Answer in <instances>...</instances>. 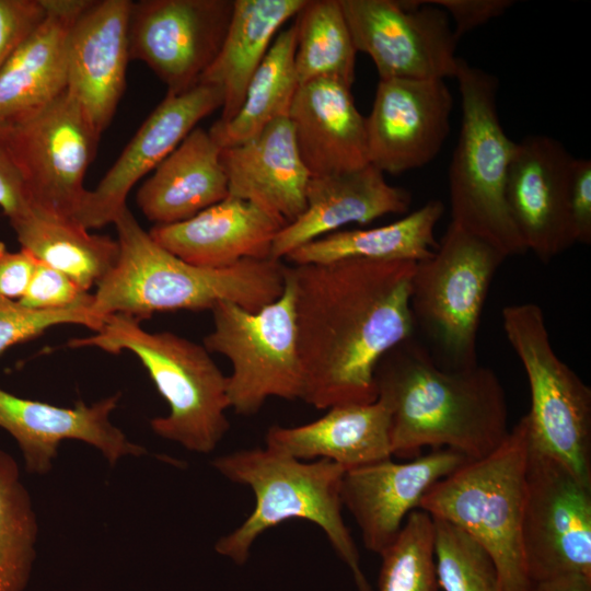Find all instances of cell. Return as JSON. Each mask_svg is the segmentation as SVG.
Wrapping results in <instances>:
<instances>
[{
	"label": "cell",
	"mask_w": 591,
	"mask_h": 591,
	"mask_svg": "<svg viewBox=\"0 0 591 591\" xmlns=\"http://www.w3.org/2000/svg\"><path fill=\"white\" fill-rule=\"evenodd\" d=\"M416 262L346 259L286 266L294 292L302 401L317 409L378 398L374 372L414 336Z\"/></svg>",
	"instance_id": "cell-1"
},
{
	"label": "cell",
	"mask_w": 591,
	"mask_h": 591,
	"mask_svg": "<svg viewBox=\"0 0 591 591\" xmlns=\"http://www.w3.org/2000/svg\"><path fill=\"white\" fill-rule=\"evenodd\" d=\"M374 381L376 399L390 412L394 456L417 457L432 447L478 460L510 431L505 390L495 371L480 364L443 369L415 336L380 360Z\"/></svg>",
	"instance_id": "cell-2"
},
{
	"label": "cell",
	"mask_w": 591,
	"mask_h": 591,
	"mask_svg": "<svg viewBox=\"0 0 591 591\" xmlns=\"http://www.w3.org/2000/svg\"><path fill=\"white\" fill-rule=\"evenodd\" d=\"M113 224L118 258L97 283L91 306L104 321L113 314L140 321L157 312L211 311L219 302L256 312L283 291L286 265L281 260L250 258L225 268L199 267L157 243L128 207Z\"/></svg>",
	"instance_id": "cell-3"
},
{
	"label": "cell",
	"mask_w": 591,
	"mask_h": 591,
	"mask_svg": "<svg viewBox=\"0 0 591 591\" xmlns=\"http://www.w3.org/2000/svg\"><path fill=\"white\" fill-rule=\"evenodd\" d=\"M212 465L229 480L248 486L255 496L251 514L217 541L218 554L243 565L255 540L266 530L290 519H303L324 531L351 570L358 590L371 591L341 514V480L346 472L343 466L325 459L305 462L266 447L218 456Z\"/></svg>",
	"instance_id": "cell-4"
},
{
	"label": "cell",
	"mask_w": 591,
	"mask_h": 591,
	"mask_svg": "<svg viewBox=\"0 0 591 591\" xmlns=\"http://www.w3.org/2000/svg\"><path fill=\"white\" fill-rule=\"evenodd\" d=\"M69 346L95 347L109 354L127 350L140 360L169 405L166 416L150 420L159 437L207 454L229 430L227 375L204 345L171 332H148L139 320L113 314L93 335L73 338Z\"/></svg>",
	"instance_id": "cell-5"
},
{
	"label": "cell",
	"mask_w": 591,
	"mask_h": 591,
	"mask_svg": "<svg viewBox=\"0 0 591 591\" xmlns=\"http://www.w3.org/2000/svg\"><path fill=\"white\" fill-rule=\"evenodd\" d=\"M529 454L523 416L490 454L468 460L438 480L419 507L470 534L493 558L502 591H531L522 546V514Z\"/></svg>",
	"instance_id": "cell-6"
},
{
	"label": "cell",
	"mask_w": 591,
	"mask_h": 591,
	"mask_svg": "<svg viewBox=\"0 0 591 591\" xmlns=\"http://www.w3.org/2000/svg\"><path fill=\"white\" fill-rule=\"evenodd\" d=\"M461 130L449 167L451 222L509 256L526 253L506 187L514 143L497 108L498 79L460 58Z\"/></svg>",
	"instance_id": "cell-7"
},
{
	"label": "cell",
	"mask_w": 591,
	"mask_h": 591,
	"mask_svg": "<svg viewBox=\"0 0 591 591\" xmlns=\"http://www.w3.org/2000/svg\"><path fill=\"white\" fill-rule=\"evenodd\" d=\"M506 256L450 222L433 254L418 262L409 305L418 340L447 370L478 364L476 341L484 304Z\"/></svg>",
	"instance_id": "cell-8"
},
{
	"label": "cell",
	"mask_w": 591,
	"mask_h": 591,
	"mask_svg": "<svg viewBox=\"0 0 591 591\" xmlns=\"http://www.w3.org/2000/svg\"><path fill=\"white\" fill-rule=\"evenodd\" d=\"M507 340L526 374L529 445L566 465L591 486V389L555 352L540 305L502 309Z\"/></svg>",
	"instance_id": "cell-9"
},
{
	"label": "cell",
	"mask_w": 591,
	"mask_h": 591,
	"mask_svg": "<svg viewBox=\"0 0 591 591\" xmlns=\"http://www.w3.org/2000/svg\"><path fill=\"white\" fill-rule=\"evenodd\" d=\"M213 328L204 347L229 359L230 408L256 414L269 397L301 399L303 372L298 351L294 292L286 274L281 296L256 312L232 302L212 309Z\"/></svg>",
	"instance_id": "cell-10"
},
{
	"label": "cell",
	"mask_w": 591,
	"mask_h": 591,
	"mask_svg": "<svg viewBox=\"0 0 591 591\" xmlns=\"http://www.w3.org/2000/svg\"><path fill=\"white\" fill-rule=\"evenodd\" d=\"M0 130L30 207L73 219L101 137L78 101L66 90L36 115Z\"/></svg>",
	"instance_id": "cell-11"
},
{
	"label": "cell",
	"mask_w": 591,
	"mask_h": 591,
	"mask_svg": "<svg viewBox=\"0 0 591 591\" xmlns=\"http://www.w3.org/2000/svg\"><path fill=\"white\" fill-rule=\"evenodd\" d=\"M522 546L531 583L591 577V486L529 445Z\"/></svg>",
	"instance_id": "cell-12"
},
{
	"label": "cell",
	"mask_w": 591,
	"mask_h": 591,
	"mask_svg": "<svg viewBox=\"0 0 591 591\" xmlns=\"http://www.w3.org/2000/svg\"><path fill=\"white\" fill-rule=\"evenodd\" d=\"M357 51L385 79L445 80L456 74L449 15L429 0H339Z\"/></svg>",
	"instance_id": "cell-13"
},
{
	"label": "cell",
	"mask_w": 591,
	"mask_h": 591,
	"mask_svg": "<svg viewBox=\"0 0 591 591\" xmlns=\"http://www.w3.org/2000/svg\"><path fill=\"white\" fill-rule=\"evenodd\" d=\"M234 0H140L131 3L129 57L177 94L198 84L217 57Z\"/></svg>",
	"instance_id": "cell-14"
},
{
	"label": "cell",
	"mask_w": 591,
	"mask_h": 591,
	"mask_svg": "<svg viewBox=\"0 0 591 591\" xmlns=\"http://www.w3.org/2000/svg\"><path fill=\"white\" fill-rule=\"evenodd\" d=\"M452 108L445 80H380L366 117L369 163L392 175L430 163L449 137Z\"/></svg>",
	"instance_id": "cell-15"
},
{
	"label": "cell",
	"mask_w": 591,
	"mask_h": 591,
	"mask_svg": "<svg viewBox=\"0 0 591 591\" xmlns=\"http://www.w3.org/2000/svg\"><path fill=\"white\" fill-rule=\"evenodd\" d=\"M222 104V90L207 83L183 93H166L96 187L88 189L73 220L88 230L114 223L127 208L126 199L134 185L154 171L201 119Z\"/></svg>",
	"instance_id": "cell-16"
},
{
	"label": "cell",
	"mask_w": 591,
	"mask_h": 591,
	"mask_svg": "<svg viewBox=\"0 0 591 591\" xmlns=\"http://www.w3.org/2000/svg\"><path fill=\"white\" fill-rule=\"evenodd\" d=\"M573 157L557 139L530 135L514 143L506 187L513 223L543 263L575 244L567 202Z\"/></svg>",
	"instance_id": "cell-17"
},
{
	"label": "cell",
	"mask_w": 591,
	"mask_h": 591,
	"mask_svg": "<svg viewBox=\"0 0 591 591\" xmlns=\"http://www.w3.org/2000/svg\"><path fill=\"white\" fill-rule=\"evenodd\" d=\"M119 398L116 393L91 405L80 401L73 407H60L0 387V428L16 441L30 474L49 473L65 440L94 447L114 466L124 457L147 453L111 421Z\"/></svg>",
	"instance_id": "cell-18"
},
{
	"label": "cell",
	"mask_w": 591,
	"mask_h": 591,
	"mask_svg": "<svg viewBox=\"0 0 591 591\" xmlns=\"http://www.w3.org/2000/svg\"><path fill=\"white\" fill-rule=\"evenodd\" d=\"M466 461L457 451L440 448L406 463L387 459L346 471L341 501L357 522L364 547L380 555L430 487Z\"/></svg>",
	"instance_id": "cell-19"
},
{
	"label": "cell",
	"mask_w": 591,
	"mask_h": 591,
	"mask_svg": "<svg viewBox=\"0 0 591 591\" xmlns=\"http://www.w3.org/2000/svg\"><path fill=\"white\" fill-rule=\"evenodd\" d=\"M132 1H90L73 23L68 43L67 91L101 136L126 86Z\"/></svg>",
	"instance_id": "cell-20"
},
{
	"label": "cell",
	"mask_w": 591,
	"mask_h": 591,
	"mask_svg": "<svg viewBox=\"0 0 591 591\" xmlns=\"http://www.w3.org/2000/svg\"><path fill=\"white\" fill-rule=\"evenodd\" d=\"M286 224L250 201L227 197L185 221L154 225L149 233L192 265L225 268L244 259L271 258L274 240Z\"/></svg>",
	"instance_id": "cell-21"
},
{
	"label": "cell",
	"mask_w": 591,
	"mask_h": 591,
	"mask_svg": "<svg viewBox=\"0 0 591 591\" xmlns=\"http://www.w3.org/2000/svg\"><path fill=\"white\" fill-rule=\"evenodd\" d=\"M305 197L303 213L276 235L271 258L282 260L298 247L344 225L406 213L412 202L408 190L389 184L371 164L354 172L311 177Z\"/></svg>",
	"instance_id": "cell-22"
},
{
	"label": "cell",
	"mask_w": 591,
	"mask_h": 591,
	"mask_svg": "<svg viewBox=\"0 0 591 591\" xmlns=\"http://www.w3.org/2000/svg\"><path fill=\"white\" fill-rule=\"evenodd\" d=\"M229 196L293 222L306 207L311 175L297 146L289 117L267 125L240 144L222 148Z\"/></svg>",
	"instance_id": "cell-23"
},
{
	"label": "cell",
	"mask_w": 591,
	"mask_h": 591,
	"mask_svg": "<svg viewBox=\"0 0 591 591\" xmlns=\"http://www.w3.org/2000/svg\"><path fill=\"white\" fill-rule=\"evenodd\" d=\"M351 86L328 78L300 85L289 119L311 177L354 172L369 165L366 117Z\"/></svg>",
	"instance_id": "cell-24"
},
{
	"label": "cell",
	"mask_w": 591,
	"mask_h": 591,
	"mask_svg": "<svg viewBox=\"0 0 591 591\" xmlns=\"http://www.w3.org/2000/svg\"><path fill=\"white\" fill-rule=\"evenodd\" d=\"M91 0H46V15L0 70V128L36 115L68 85L71 27Z\"/></svg>",
	"instance_id": "cell-25"
},
{
	"label": "cell",
	"mask_w": 591,
	"mask_h": 591,
	"mask_svg": "<svg viewBox=\"0 0 591 591\" xmlns=\"http://www.w3.org/2000/svg\"><path fill=\"white\" fill-rule=\"evenodd\" d=\"M265 447L302 461L329 460L346 471L392 459L390 412L380 399L334 406L309 424L271 426Z\"/></svg>",
	"instance_id": "cell-26"
},
{
	"label": "cell",
	"mask_w": 591,
	"mask_h": 591,
	"mask_svg": "<svg viewBox=\"0 0 591 591\" xmlns=\"http://www.w3.org/2000/svg\"><path fill=\"white\" fill-rule=\"evenodd\" d=\"M221 147L196 127L155 169L137 193V205L154 225L193 218L229 196Z\"/></svg>",
	"instance_id": "cell-27"
},
{
	"label": "cell",
	"mask_w": 591,
	"mask_h": 591,
	"mask_svg": "<svg viewBox=\"0 0 591 591\" xmlns=\"http://www.w3.org/2000/svg\"><path fill=\"white\" fill-rule=\"evenodd\" d=\"M306 0H234L222 46L198 83L220 88L223 104L219 123L240 111L246 88L281 26L294 18Z\"/></svg>",
	"instance_id": "cell-28"
},
{
	"label": "cell",
	"mask_w": 591,
	"mask_h": 591,
	"mask_svg": "<svg viewBox=\"0 0 591 591\" xmlns=\"http://www.w3.org/2000/svg\"><path fill=\"white\" fill-rule=\"evenodd\" d=\"M444 212L432 199L402 219L371 229L336 231L292 251L293 265L329 264L346 259L421 262L438 246L434 229Z\"/></svg>",
	"instance_id": "cell-29"
},
{
	"label": "cell",
	"mask_w": 591,
	"mask_h": 591,
	"mask_svg": "<svg viewBox=\"0 0 591 591\" xmlns=\"http://www.w3.org/2000/svg\"><path fill=\"white\" fill-rule=\"evenodd\" d=\"M10 221L21 248L89 291L115 266L118 241L92 234L73 219L31 208Z\"/></svg>",
	"instance_id": "cell-30"
},
{
	"label": "cell",
	"mask_w": 591,
	"mask_h": 591,
	"mask_svg": "<svg viewBox=\"0 0 591 591\" xmlns=\"http://www.w3.org/2000/svg\"><path fill=\"white\" fill-rule=\"evenodd\" d=\"M297 26L280 30L246 88L243 104L228 123L218 120L209 134L221 148L250 140L276 119L289 117L300 88L294 55Z\"/></svg>",
	"instance_id": "cell-31"
},
{
	"label": "cell",
	"mask_w": 591,
	"mask_h": 591,
	"mask_svg": "<svg viewBox=\"0 0 591 591\" xmlns=\"http://www.w3.org/2000/svg\"><path fill=\"white\" fill-rule=\"evenodd\" d=\"M294 18L300 85L328 78L351 86L357 49L339 0H306Z\"/></svg>",
	"instance_id": "cell-32"
},
{
	"label": "cell",
	"mask_w": 591,
	"mask_h": 591,
	"mask_svg": "<svg viewBox=\"0 0 591 591\" xmlns=\"http://www.w3.org/2000/svg\"><path fill=\"white\" fill-rule=\"evenodd\" d=\"M38 522L15 459L0 449V591H24L36 558Z\"/></svg>",
	"instance_id": "cell-33"
},
{
	"label": "cell",
	"mask_w": 591,
	"mask_h": 591,
	"mask_svg": "<svg viewBox=\"0 0 591 591\" xmlns=\"http://www.w3.org/2000/svg\"><path fill=\"white\" fill-rule=\"evenodd\" d=\"M379 591H437L434 526L424 510L412 511L381 554Z\"/></svg>",
	"instance_id": "cell-34"
},
{
	"label": "cell",
	"mask_w": 591,
	"mask_h": 591,
	"mask_svg": "<svg viewBox=\"0 0 591 591\" xmlns=\"http://www.w3.org/2000/svg\"><path fill=\"white\" fill-rule=\"evenodd\" d=\"M434 564L443 591H502L493 558L457 525L432 518Z\"/></svg>",
	"instance_id": "cell-35"
},
{
	"label": "cell",
	"mask_w": 591,
	"mask_h": 591,
	"mask_svg": "<svg viewBox=\"0 0 591 591\" xmlns=\"http://www.w3.org/2000/svg\"><path fill=\"white\" fill-rule=\"evenodd\" d=\"M104 320L91 309L35 311L22 306L18 301L0 297V355L8 348L30 340L46 329L60 324H78L97 332Z\"/></svg>",
	"instance_id": "cell-36"
},
{
	"label": "cell",
	"mask_w": 591,
	"mask_h": 591,
	"mask_svg": "<svg viewBox=\"0 0 591 591\" xmlns=\"http://www.w3.org/2000/svg\"><path fill=\"white\" fill-rule=\"evenodd\" d=\"M18 302L35 311L91 309L93 294L66 274L37 260L30 285Z\"/></svg>",
	"instance_id": "cell-37"
},
{
	"label": "cell",
	"mask_w": 591,
	"mask_h": 591,
	"mask_svg": "<svg viewBox=\"0 0 591 591\" xmlns=\"http://www.w3.org/2000/svg\"><path fill=\"white\" fill-rule=\"evenodd\" d=\"M46 0H0V70L46 15Z\"/></svg>",
	"instance_id": "cell-38"
},
{
	"label": "cell",
	"mask_w": 591,
	"mask_h": 591,
	"mask_svg": "<svg viewBox=\"0 0 591 591\" xmlns=\"http://www.w3.org/2000/svg\"><path fill=\"white\" fill-rule=\"evenodd\" d=\"M568 213L576 243H591V161L573 159L567 190Z\"/></svg>",
	"instance_id": "cell-39"
},
{
	"label": "cell",
	"mask_w": 591,
	"mask_h": 591,
	"mask_svg": "<svg viewBox=\"0 0 591 591\" xmlns=\"http://www.w3.org/2000/svg\"><path fill=\"white\" fill-rule=\"evenodd\" d=\"M454 21V35H463L501 15L514 4L511 0H429Z\"/></svg>",
	"instance_id": "cell-40"
},
{
	"label": "cell",
	"mask_w": 591,
	"mask_h": 591,
	"mask_svg": "<svg viewBox=\"0 0 591 591\" xmlns=\"http://www.w3.org/2000/svg\"><path fill=\"white\" fill-rule=\"evenodd\" d=\"M36 263L25 250L12 252L0 241V297L19 301L30 285Z\"/></svg>",
	"instance_id": "cell-41"
},
{
	"label": "cell",
	"mask_w": 591,
	"mask_h": 591,
	"mask_svg": "<svg viewBox=\"0 0 591 591\" xmlns=\"http://www.w3.org/2000/svg\"><path fill=\"white\" fill-rule=\"evenodd\" d=\"M0 207L9 220L30 209L21 174L0 130Z\"/></svg>",
	"instance_id": "cell-42"
},
{
	"label": "cell",
	"mask_w": 591,
	"mask_h": 591,
	"mask_svg": "<svg viewBox=\"0 0 591 591\" xmlns=\"http://www.w3.org/2000/svg\"><path fill=\"white\" fill-rule=\"evenodd\" d=\"M531 591H591V577L569 575L532 583Z\"/></svg>",
	"instance_id": "cell-43"
}]
</instances>
